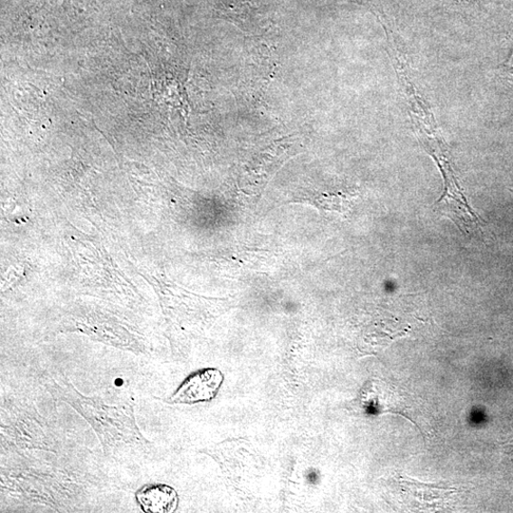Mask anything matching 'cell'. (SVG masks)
Wrapping results in <instances>:
<instances>
[{
	"label": "cell",
	"instance_id": "obj_1",
	"mask_svg": "<svg viewBox=\"0 0 513 513\" xmlns=\"http://www.w3.org/2000/svg\"><path fill=\"white\" fill-rule=\"evenodd\" d=\"M422 139L430 155L439 164L444 177L445 192L436 202L437 211L451 219L466 234L480 232L483 233L482 221L468 204L455 178L444 144L434 136L423 135Z\"/></svg>",
	"mask_w": 513,
	"mask_h": 513
},
{
	"label": "cell",
	"instance_id": "obj_2",
	"mask_svg": "<svg viewBox=\"0 0 513 513\" xmlns=\"http://www.w3.org/2000/svg\"><path fill=\"white\" fill-rule=\"evenodd\" d=\"M223 373L216 368H205L187 376L178 389L166 399L170 404L209 403L217 396L223 383Z\"/></svg>",
	"mask_w": 513,
	"mask_h": 513
},
{
	"label": "cell",
	"instance_id": "obj_3",
	"mask_svg": "<svg viewBox=\"0 0 513 513\" xmlns=\"http://www.w3.org/2000/svg\"><path fill=\"white\" fill-rule=\"evenodd\" d=\"M136 500L146 513H173L179 505L177 491L166 484H150L139 489Z\"/></svg>",
	"mask_w": 513,
	"mask_h": 513
}]
</instances>
